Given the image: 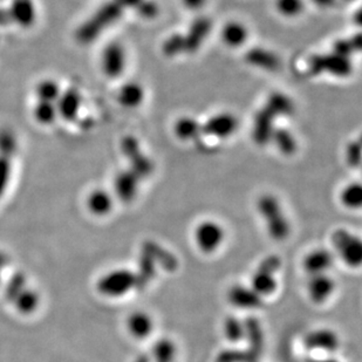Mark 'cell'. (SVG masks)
Wrapping results in <instances>:
<instances>
[{"instance_id":"obj_16","label":"cell","mask_w":362,"mask_h":362,"mask_svg":"<svg viewBox=\"0 0 362 362\" xmlns=\"http://www.w3.org/2000/svg\"><path fill=\"white\" fill-rule=\"evenodd\" d=\"M140 181V177L134 171L130 170L129 168L120 171L114 180V192L117 199L126 203L134 201L137 195Z\"/></svg>"},{"instance_id":"obj_42","label":"cell","mask_w":362,"mask_h":362,"mask_svg":"<svg viewBox=\"0 0 362 362\" xmlns=\"http://www.w3.org/2000/svg\"><path fill=\"white\" fill-rule=\"evenodd\" d=\"M308 362H339L338 360L332 359V358H322V359H311Z\"/></svg>"},{"instance_id":"obj_44","label":"cell","mask_w":362,"mask_h":362,"mask_svg":"<svg viewBox=\"0 0 362 362\" xmlns=\"http://www.w3.org/2000/svg\"><path fill=\"white\" fill-rule=\"evenodd\" d=\"M346 1H353V0H346Z\"/></svg>"},{"instance_id":"obj_8","label":"cell","mask_w":362,"mask_h":362,"mask_svg":"<svg viewBox=\"0 0 362 362\" xmlns=\"http://www.w3.org/2000/svg\"><path fill=\"white\" fill-rule=\"evenodd\" d=\"M310 69L315 76L325 72L338 78H346L351 76L353 66L351 59L331 53V54L315 55L310 62Z\"/></svg>"},{"instance_id":"obj_38","label":"cell","mask_w":362,"mask_h":362,"mask_svg":"<svg viewBox=\"0 0 362 362\" xmlns=\"http://www.w3.org/2000/svg\"><path fill=\"white\" fill-rule=\"evenodd\" d=\"M135 10L144 19H153L158 13V4L153 1V0H141V3L137 5Z\"/></svg>"},{"instance_id":"obj_12","label":"cell","mask_w":362,"mask_h":362,"mask_svg":"<svg viewBox=\"0 0 362 362\" xmlns=\"http://www.w3.org/2000/svg\"><path fill=\"white\" fill-rule=\"evenodd\" d=\"M240 122L233 114L223 112L210 117L204 124H202V134L209 136L226 139L236 133Z\"/></svg>"},{"instance_id":"obj_39","label":"cell","mask_w":362,"mask_h":362,"mask_svg":"<svg viewBox=\"0 0 362 362\" xmlns=\"http://www.w3.org/2000/svg\"><path fill=\"white\" fill-rule=\"evenodd\" d=\"M251 356L242 351H226L219 354L217 362H246Z\"/></svg>"},{"instance_id":"obj_19","label":"cell","mask_w":362,"mask_h":362,"mask_svg":"<svg viewBox=\"0 0 362 362\" xmlns=\"http://www.w3.org/2000/svg\"><path fill=\"white\" fill-rule=\"evenodd\" d=\"M155 322L149 313L144 311H135L127 319V329L134 339L144 340L153 334Z\"/></svg>"},{"instance_id":"obj_11","label":"cell","mask_w":362,"mask_h":362,"mask_svg":"<svg viewBox=\"0 0 362 362\" xmlns=\"http://www.w3.org/2000/svg\"><path fill=\"white\" fill-rule=\"evenodd\" d=\"M127 55L122 45L110 42L107 45L101 55V67L108 78L115 79L122 74L126 69Z\"/></svg>"},{"instance_id":"obj_22","label":"cell","mask_w":362,"mask_h":362,"mask_svg":"<svg viewBox=\"0 0 362 362\" xmlns=\"http://www.w3.org/2000/svg\"><path fill=\"white\" fill-rule=\"evenodd\" d=\"M276 117H288L294 113V103L290 96L284 93H272L264 105Z\"/></svg>"},{"instance_id":"obj_34","label":"cell","mask_w":362,"mask_h":362,"mask_svg":"<svg viewBox=\"0 0 362 362\" xmlns=\"http://www.w3.org/2000/svg\"><path fill=\"white\" fill-rule=\"evenodd\" d=\"M276 8L284 17H298L304 11V0H276Z\"/></svg>"},{"instance_id":"obj_41","label":"cell","mask_w":362,"mask_h":362,"mask_svg":"<svg viewBox=\"0 0 362 362\" xmlns=\"http://www.w3.org/2000/svg\"><path fill=\"white\" fill-rule=\"evenodd\" d=\"M315 4H318L319 6H331L334 3V0H313Z\"/></svg>"},{"instance_id":"obj_31","label":"cell","mask_w":362,"mask_h":362,"mask_svg":"<svg viewBox=\"0 0 362 362\" xmlns=\"http://www.w3.org/2000/svg\"><path fill=\"white\" fill-rule=\"evenodd\" d=\"M162 53L168 58H175L178 55L185 54V39L183 33H174L169 35L162 44Z\"/></svg>"},{"instance_id":"obj_2","label":"cell","mask_w":362,"mask_h":362,"mask_svg":"<svg viewBox=\"0 0 362 362\" xmlns=\"http://www.w3.org/2000/svg\"><path fill=\"white\" fill-rule=\"evenodd\" d=\"M126 6L120 0H112L100 7L99 11L89 19L80 30L79 38L83 41H93L98 38L108 26L120 19Z\"/></svg>"},{"instance_id":"obj_29","label":"cell","mask_w":362,"mask_h":362,"mask_svg":"<svg viewBox=\"0 0 362 362\" xmlns=\"http://www.w3.org/2000/svg\"><path fill=\"white\" fill-rule=\"evenodd\" d=\"M177 349L171 339H160L153 347V359L155 362H174Z\"/></svg>"},{"instance_id":"obj_21","label":"cell","mask_w":362,"mask_h":362,"mask_svg":"<svg viewBox=\"0 0 362 362\" xmlns=\"http://www.w3.org/2000/svg\"><path fill=\"white\" fill-rule=\"evenodd\" d=\"M113 197L110 192L103 189H98L90 192L87 199V206L89 211L95 216H106L113 209Z\"/></svg>"},{"instance_id":"obj_26","label":"cell","mask_w":362,"mask_h":362,"mask_svg":"<svg viewBox=\"0 0 362 362\" xmlns=\"http://www.w3.org/2000/svg\"><path fill=\"white\" fill-rule=\"evenodd\" d=\"M270 141L274 142L281 154L290 156L297 151V140L294 139L293 134L285 128H274Z\"/></svg>"},{"instance_id":"obj_32","label":"cell","mask_w":362,"mask_h":362,"mask_svg":"<svg viewBox=\"0 0 362 362\" xmlns=\"http://www.w3.org/2000/svg\"><path fill=\"white\" fill-rule=\"evenodd\" d=\"M245 322V339L249 340L253 351H259L263 347L264 334L259 322L250 319Z\"/></svg>"},{"instance_id":"obj_40","label":"cell","mask_w":362,"mask_h":362,"mask_svg":"<svg viewBox=\"0 0 362 362\" xmlns=\"http://www.w3.org/2000/svg\"><path fill=\"white\" fill-rule=\"evenodd\" d=\"M182 3L185 4V6L188 7L190 10H199L201 7L204 6L206 0H182Z\"/></svg>"},{"instance_id":"obj_13","label":"cell","mask_w":362,"mask_h":362,"mask_svg":"<svg viewBox=\"0 0 362 362\" xmlns=\"http://www.w3.org/2000/svg\"><path fill=\"white\" fill-rule=\"evenodd\" d=\"M334 264V255L325 247H317L305 255L301 267L305 274L311 276L328 274Z\"/></svg>"},{"instance_id":"obj_20","label":"cell","mask_w":362,"mask_h":362,"mask_svg":"<svg viewBox=\"0 0 362 362\" xmlns=\"http://www.w3.org/2000/svg\"><path fill=\"white\" fill-rule=\"evenodd\" d=\"M247 35H249L247 28H246L245 25L242 24L240 21H229V23L224 25L222 30L223 41L229 47H240L247 40Z\"/></svg>"},{"instance_id":"obj_37","label":"cell","mask_w":362,"mask_h":362,"mask_svg":"<svg viewBox=\"0 0 362 362\" xmlns=\"http://www.w3.org/2000/svg\"><path fill=\"white\" fill-rule=\"evenodd\" d=\"M346 158L349 165L353 168H358L361 163V144L360 141H353L349 144Z\"/></svg>"},{"instance_id":"obj_15","label":"cell","mask_w":362,"mask_h":362,"mask_svg":"<svg viewBox=\"0 0 362 362\" xmlns=\"http://www.w3.org/2000/svg\"><path fill=\"white\" fill-rule=\"evenodd\" d=\"M212 21L208 17L197 18L192 21L188 31L183 33L185 54H192L199 51L210 35Z\"/></svg>"},{"instance_id":"obj_6","label":"cell","mask_w":362,"mask_h":362,"mask_svg":"<svg viewBox=\"0 0 362 362\" xmlns=\"http://www.w3.org/2000/svg\"><path fill=\"white\" fill-rule=\"evenodd\" d=\"M195 244L199 251L205 255H212L218 251L226 240V230L218 222L205 219L195 228Z\"/></svg>"},{"instance_id":"obj_9","label":"cell","mask_w":362,"mask_h":362,"mask_svg":"<svg viewBox=\"0 0 362 362\" xmlns=\"http://www.w3.org/2000/svg\"><path fill=\"white\" fill-rule=\"evenodd\" d=\"M226 299L231 306L242 311L259 310L264 304V298L260 297L252 287L243 284H235L226 292Z\"/></svg>"},{"instance_id":"obj_5","label":"cell","mask_w":362,"mask_h":362,"mask_svg":"<svg viewBox=\"0 0 362 362\" xmlns=\"http://www.w3.org/2000/svg\"><path fill=\"white\" fill-rule=\"evenodd\" d=\"M136 286H139L137 274L127 269L110 271L98 283L100 293L110 298L123 297Z\"/></svg>"},{"instance_id":"obj_25","label":"cell","mask_w":362,"mask_h":362,"mask_svg":"<svg viewBox=\"0 0 362 362\" xmlns=\"http://www.w3.org/2000/svg\"><path fill=\"white\" fill-rule=\"evenodd\" d=\"M174 132L180 140H195L202 134V124L190 117H180L175 123Z\"/></svg>"},{"instance_id":"obj_28","label":"cell","mask_w":362,"mask_h":362,"mask_svg":"<svg viewBox=\"0 0 362 362\" xmlns=\"http://www.w3.org/2000/svg\"><path fill=\"white\" fill-rule=\"evenodd\" d=\"M223 334L231 344H238L245 340V322L235 315L226 317L223 322Z\"/></svg>"},{"instance_id":"obj_43","label":"cell","mask_w":362,"mask_h":362,"mask_svg":"<svg viewBox=\"0 0 362 362\" xmlns=\"http://www.w3.org/2000/svg\"><path fill=\"white\" fill-rule=\"evenodd\" d=\"M135 362H149V360H148L146 356H140Z\"/></svg>"},{"instance_id":"obj_1","label":"cell","mask_w":362,"mask_h":362,"mask_svg":"<svg viewBox=\"0 0 362 362\" xmlns=\"http://www.w3.org/2000/svg\"><path fill=\"white\" fill-rule=\"evenodd\" d=\"M257 210L265 223L267 235L274 240H286L291 233V223L285 215L279 199L271 194H264L257 201Z\"/></svg>"},{"instance_id":"obj_36","label":"cell","mask_w":362,"mask_h":362,"mask_svg":"<svg viewBox=\"0 0 362 362\" xmlns=\"http://www.w3.org/2000/svg\"><path fill=\"white\" fill-rule=\"evenodd\" d=\"M57 114H58V112H57V107L54 106V103L39 101L38 106L35 107V119L42 124H49V123L54 122Z\"/></svg>"},{"instance_id":"obj_17","label":"cell","mask_w":362,"mask_h":362,"mask_svg":"<svg viewBox=\"0 0 362 362\" xmlns=\"http://www.w3.org/2000/svg\"><path fill=\"white\" fill-rule=\"evenodd\" d=\"M277 117L264 106L257 112L253 120L252 137L255 142L260 146L267 144L271 140L274 130V120Z\"/></svg>"},{"instance_id":"obj_27","label":"cell","mask_w":362,"mask_h":362,"mask_svg":"<svg viewBox=\"0 0 362 362\" xmlns=\"http://www.w3.org/2000/svg\"><path fill=\"white\" fill-rule=\"evenodd\" d=\"M59 105L57 110H59L58 114L62 117H65L66 120H71L74 119L79 110L80 103H81V98L80 94L76 90H69L65 93L64 95H60L59 98Z\"/></svg>"},{"instance_id":"obj_24","label":"cell","mask_w":362,"mask_h":362,"mask_svg":"<svg viewBox=\"0 0 362 362\" xmlns=\"http://www.w3.org/2000/svg\"><path fill=\"white\" fill-rule=\"evenodd\" d=\"M11 12L14 21L24 26H30L35 19V6L33 0H12Z\"/></svg>"},{"instance_id":"obj_18","label":"cell","mask_w":362,"mask_h":362,"mask_svg":"<svg viewBox=\"0 0 362 362\" xmlns=\"http://www.w3.org/2000/svg\"><path fill=\"white\" fill-rule=\"evenodd\" d=\"M245 62L257 69L274 72L281 67V59L274 52L264 47L250 48L245 53Z\"/></svg>"},{"instance_id":"obj_10","label":"cell","mask_w":362,"mask_h":362,"mask_svg":"<svg viewBox=\"0 0 362 362\" xmlns=\"http://www.w3.org/2000/svg\"><path fill=\"white\" fill-rule=\"evenodd\" d=\"M305 349L308 351H320L325 353H334L340 346L338 333L328 327L312 329L304 337Z\"/></svg>"},{"instance_id":"obj_33","label":"cell","mask_w":362,"mask_h":362,"mask_svg":"<svg viewBox=\"0 0 362 362\" xmlns=\"http://www.w3.org/2000/svg\"><path fill=\"white\" fill-rule=\"evenodd\" d=\"M361 35H356L351 39H340L333 45V53L349 58L354 52L361 49Z\"/></svg>"},{"instance_id":"obj_3","label":"cell","mask_w":362,"mask_h":362,"mask_svg":"<svg viewBox=\"0 0 362 362\" xmlns=\"http://www.w3.org/2000/svg\"><path fill=\"white\" fill-rule=\"evenodd\" d=\"M281 259L276 255H270L264 258L251 277L250 286L259 294L260 297H270L278 290V281L276 274L281 270Z\"/></svg>"},{"instance_id":"obj_23","label":"cell","mask_w":362,"mask_h":362,"mask_svg":"<svg viewBox=\"0 0 362 362\" xmlns=\"http://www.w3.org/2000/svg\"><path fill=\"white\" fill-rule=\"evenodd\" d=\"M144 89L137 82H127L119 92V103L127 108H136L144 103Z\"/></svg>"},{"instance_id":"obj_4","label":"cell","mask_w":362,"mask_h":362,"mask_svg":"<svg viewBox=\"0 0 362 362\" xmlns=\"http://www.w3.org/2000/svg\"><path fill=\"white\" fill-rule=\"evenodd\" d=\"M332 245L347 267H359L362 262V243L359 237L346 229H337L331 236Z\"/></svg>"},{"instance_id":"obj_30","label":"cell","mask_w":362,"mask_h":362,"mask_svg":"<svg viewBox=\"0 0 362 362\" xmlns=\"http://www.w3.org/2000/svg\"><path fill=\"white\" fill-rule=\"evenodd\" d=\"M341 204L345 208L356 210L362 204V188L360 183H351L342 189L339 196Z\"/></svg>"},{"instance_id":"obj_7","label":"cell","mask_w":362,"mask_h":362,"mask_svg":"<svg viewBox=\"0 0 362 362\" xmlns=\"http://www.w3.org/2000/svg\"><path fill=\"white\" fill-rule=\"evenodd\" d=\"M122 153L129 162V169L140 177L146 178L154 170V163L144 154L140 142L134 136H126L121 142Z\"/></svg>"},{"instance_id":"obj_35","label":"cell","mask_w":362,"mask_h":362,"mask_svg":"<svg viewBox=\"0 0 362 362\" xmlns=\"http://www.w3.org/2000/svg\"><path fill=\"white\" fill-rule=\"evenodd\" d=\"M39 101H46V103H55L60 98V90L57 82L52 80H46L41 82L37 88Z\"/></svg>"},{"instance_id":"obj_14","label":"cell","mask_w":362,"mask_h":362,"mask_svg":"<svg viewBox=\"0 0 362 362\" xmlns=\"http://www.w3.org/2000/svg\"><path fill=\"white\" fill-rule=\"evenodd\" d=\"M337 288V283L329 274L311 276L308 281V296L315 305H322L331 299Z\"/></svg>"}]
</instances>
